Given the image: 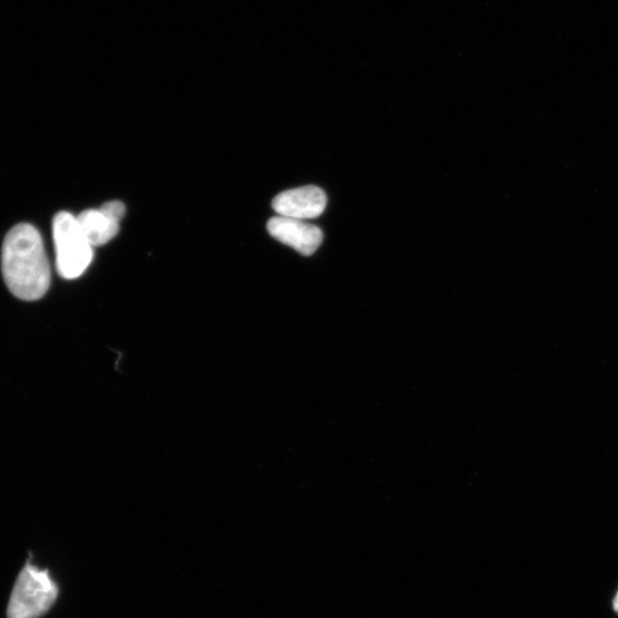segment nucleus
<instances>
[{
    "label": "nucleus",
    "instance_id": "obj_1",
    "mask_svg": "<svg viewBox=\"0 0 618 618\" xmlns=\"http://www.w3.org/2000/svg\"><path fill=\"white\" fill-rule=\"evenodd\" d=\"M2 271L10 292L19 300L43 298L51 285V267L43 238L30 224H19L7 235Z\"/></svg>",
    "mask_w": 618,
    "mask_h": 618
},
{
    "label": "nucleus",
    "instance_id": "obj_2",
    "mask_svg": "<svg viewBox=\"0 0 618 618\" xmlns=\"http://www.w3.org/2000/svg\"><path fill=\"white\" fill-rule=\"evenodd\" d=\"M59 596V588L48 570L27 562L18 576L8 607L9 618H39L46 615Z\"/></svg>",
    "mask_w": 618,
    "mask_h": 618
},
{
    "label": "nucleus",
    "instance_id": "obj_3",
    "mask_svg": "<svg viewBox=\"0 0 618 618\" xmlns=\"http://www.w3.org/2000/svg\"><path fill=\"white\" fill-rule=\"evenodd\" d=\"M53 236L58 273L73 279L85 273L94 259V247L82 234L77 218L60 213L53 219Z\"/></svg>",
    "mask_w": 618,
    "mask_h": 618
},
{
    "label": "nucleus",
    "instance_id": "obj_4",
    "mask_svg": "<svg viewBox=\"0 0 618 618\" xmlns=\"http://www.w3.org/2000/svg\"><path fill=\"white\" fill-rule=\"evenodd\" d=\"M325 206L326 195L315 186L283 192L273 200V209L278 216L304 222L321 216Z\"/></svg>",
    "mask_w": 618,
    "mask_h": 618
},
{
    "label": "nucleus",
    "instance_id": "obj_5",
    "mask_svg": "<svg viewBox=\"0 0 618 618\" xmlns=\"http://www.w3.org/2000/svg\"><path fill=\"white\" fill-rule=\"evenodd\" d=\"M267 229L275 239L304 256L316 253L323 242L322 230L304 220L277 216L268 222Z\"/></svg>",
    "mask_w": 618,
    "mask_h": 618
},
{
    "label": "nucleus",
    "instance_id": "obj_6",
    "mask_svg": "<svg viewBox=\"0 0 618 618\" xmlns=\"http://www.w3.org/2000/svg\"><path fill=\"white\" fill-rule=\"evenodd\" d=\"M76 218L82 234L92 247L107 244L119 230V224L106 216L100 209L87 210Z\"/></svg>",
    "mask_w": 618,
    "mask_h": 618
},
{
    "label": "nucleus",
    "instance_id": "obj_7",
    "mask_svg": "<svg viewBox=\"0 0 618 618\" xmlns=\"http://www.w3.org/2000/svg\"><path fill=\"white\" fill-rule=\"evenodd\" d=\"M100 210L108 216L110 219H112L116 223H120V220L124 218V216H126V205H124L119 200H111V202H107L105 203Z\"/></svg>",
    "mask_w": 618,
    "mask_h": 618
}]
</instances>
